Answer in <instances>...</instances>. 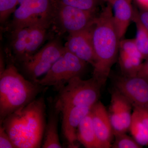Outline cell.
I'll return each instance as SVG.
<instances>
[{
    "label": "cell",
    "mask_w": 148,
    "mask_h": 148,
    "mask_svg": "<svg viewBox=\"0 0 148 148\" xmlns=\"http://www.w3.org/2000/svg\"><path fill=\"white\" fill-rule=\"evenodd\" d=\"M45 101L35 99L6 117L1 123L16 147L40 148L45 127Z\"/></svg>",
    "instance_id": "cell-1"
},
{
    "label": "cell",
    "mask_w": 148,
    "mask_h": 148,
    "mask_svg": "<svg viewBox=\"0 0 148 148\" xmlns=\"http://www.w3.org/2000/svg\"><path fill=\"white\" fill-rule=\"evenodd\" d=\"M91 36L95 57L92 77L103 86L119 56L121 40L114 22L112 10L108 4L95 18Z\"/></svg>",
    "instance_id": "cell-2"
},
{
    "label": "cell",
    "mask_w": 148,
    "mask_h": 148,
    "mask_svg": "<svg viewBox=\"0 0 148 148\" xmlns=\"http://www.w3.org/2000/svg\"><path fill=\"white\" fill-rule=\"evenodd\" d=\"M45 87L26 79L13 64L8 65L0 73V123L36 99Z\"/></svg>",
    "instance_id": "cell-3"
},
{
    "label": "cell",
    "mask_w": 148,
    "mask_h": 148,
    "mask_svg": "<svg viewBox=\"0 0 148 148\" xmlns=\"http://www.w3.org/2000/svg\"><path fill=\"white\" fill-rule=\"evenodd\" d=\"M102 86L93 77L87 80L75 77L58 91L53 105L60 112L72 107L92 108L99 100Z\"/></svg>",
    "instance_id": "cell-4"
},
{
    "label": "cell",
    "mask_w": 148,
    "mask_h": 148,
    "mask_svg": "<svg viewBox=\"0 0 148 148\" xmlns=\"http://www.w3.org/2000/svg\"><path fill=\"white\" fill-rule=\"evenodd\" d=\"M86 64L66 49L50 70L37 83L45 87L52 86L58 91L73 78L80 77Z\"/></svg>",
    "instance_id": "cell-5"
},
{
    "label": "cell",
    "mask_w": 148,
    "mask_h": 148,
    "mask_svg": "<svg viewBox=\"0 0 148 148\" xmlns=\"http://www.w3.org/2000/svg\"><path fill=\"white\" fill-rule=\"evenodd\" d=\"M65 50L58 40L51 41L22 63L24 71L31 80L37 82L38 78L50 70Z\"/></svg>",
    "instance_id": "cell-6"
},
{
    "label": "cell",
    "mask_w": 148,
    "mask_h": 148,
    "mask_svg": "<svg viewBox=\"0 0 148 148\" xmlns=\"http://www.w3.org/2000/svg\"><path fill=\"white\" fill-rule=\"evenodd\" d=\"M53 21L64 32L69 34L83 31L91 27L97 16L94 12L83 10L54 2Z\"/></svg>",
    "instance_id": "cell-7"
},
{
    "label": "cell",
    "mask_w": 148,
    "mask_h": 148,
    "mask_svg": "<svg viewBox=\"0 0 148 148\" xmlns=\"http://www.w3.org/2000/svg\"><path fill=\"white\" fill-rule=\"evenodd\" d=\"M116 89L125 96L134 108L148 109V78L140 76L117 77Z\"/></svg>",
    "instance_id": "cell-8"
},
{
    "label": "cell",
    "mask_w": 148,
    "mask_h": 148,
    "mask_svg": "<svg viewBox=\"0 0 148 148\" xmlns=\"http://www.w3.org/2000/svg\"><path fill=\"white\" fill-rule=\"evenodd\" d=\"M92 26L83 31L69 34L64 47L78 58L93 66L95 57L91 36Z\"/></svg>",
    "instance_id": "cell-9"
},
{
    "label": "cell",
    "mask_w": 148,
    "mask_h": 148,
    "mask_svg": "<svg viewBox=\"0 0 148 148\" xmlns=\"http://www.w3.org/2000/svg\"><path fill=\"white\" fill-rule=\"evenodd\" d=\"M92 123L99 148H109L113 135L108 112L101 101H98L91 109Z\"/></svg>",
    "instance_id": "cell-10"
},
{
    "label": "cell",
    "mask_w": 148,
    "mask_h": 148,
    "mask_svg": "<svg viewBox=\"0 0 148 148\" xmlns=\"http://www.w3.org/2000/svg\"><path fill=\"white\" fill-rule=\"evenodd\" d=\"M91 108L75 107L68 108L61 111L62 114V129L64 138L69 148H77L78 140L77 130L80 122L90 112Z\"/></svg>",
    "instance_id": "cell-11"
},
{
    "label": "cell",
    "mask_w": 148,
    "mask_h": 148,
    "mask_svg": "<svg viewBox=\"0 0 148 148\" xmlns=\"http://www.w3.org/2000/svg\"><path fill=\"white\" fill-rule=\"evenodd\" d=\"M111 6L116 28L120 39L127 32L130 22L132 21L134 10L132 0H103Z\"/></svg>",
    "instance_id": "cell-12"
},
{
    "label": "cell",
    "mask_w": 148,
    "mask_h": 148,
    "mask_svg": "<svg viewBox=\"0 0 148 148\" xmlns=\"http://www.w3.org/2000/svg\"><path fill=\"white\" fill-rule=\"evenodd\" d=\"M49 26L47 23L38 21L30 26L27 49L22 63L37 52V50L44 41L47 30Z\"/></svg>",
    "instance_id": "cell-13"
},
{
    "label": "cell",
    "mask_w": 148,
    "mask_h": 148,
    "mask_svg": "<svg viewBox=\"0 0 148 148\" xmlns=\"http://www.w3.org/2000/svg\"><path fill=\"white\" fill-rule=\"evenodd\" d=\"M51 108L48 120L45 129L43 148H60L62 146L59 141L58 131V115L60 112L54 107Z\"/></svg>",
    "instance_id": "cell-14"
},
{
    "label": "cell",
    "mask_w": 148,
    "mask_h": 148,
    "mask_svg": "<svg viewBox=\"0 0 148 148\" xmlns=\"http://www.w3.org/2000/svg\"><path fill=\"white\" fill-rule=\"evenodd\" d=\"M78 140L86 148H99L92 123L91 110L80 123L77 130Z\"/></svg>",
    "instance_id": "cell-15"
},
{
    "label": "cell",
    "mask_w": 148,
    "mask_h": 148,
    "mask_svg": "<svg viewBox=\"0 0 148 148\" xmlns=\"http://www.w3.org/2000/svg\"><path fill=\"white\" fill-rule=\"evenodd\" d=\"M118 58L123 76L132 77L138 75L144 60L141 54L119 51Z\"/></svg>",
    "instance_id": "cell-16"
},
{
    "label": "cell",
    "mask_w": 148,
    "mask_h": 148,
    "mask_svg": "<svg viewBox=\"0 0 148 148\" xmlns=\"http://www.w3.org/2000/svg\"><path fill=\"white\" fill-rule=\"evenodd\" d=\"M111 100L116 104L123 125L127 132L129 130L132 121L131 110L133 107L132 104L125 96L116 89L112 93Z\"/></svg>",
    "instance_id": "cell-17"
},
{
    "label": "cell",
    "mask_w": 148,
    "mask_h": 148,
    "mask_svg": "<svg viewBox=\"0 0 148 148\" xmlns=\"http://www.w3.org/2000/svg\"><path fill=\"white\" fill-rule=\"evenodd\" d=\"M31 6L37 21L49 25L53 22L54 9L53 0H32Z\"/></svg>",
    "instance_id": "cell-18"
},
{
    "label": "cell",
    "mask_w": 148,
    "mask_h": 148,
    "mask_svg": "<svg viewBox=\"0 0 148 148\" xmlns=\"http://www.w3.org/2000/svg\"><path fill=\"white\" fill-rule=\"evenodd\" d=\"M30 26L14 29L12 38V50L16 58L23 62L27 49Z\"/></svg>",
    "instance_id": "cell-19"
},
{
    "label": "cell",
    "mask_w": 148,
    "mask_h": 148,
    "mask_svg": "<svg viewBox=\"0 0 148 148\" xmlns=\"http://www.w3.org/2000/svg\"><path fill=\"white\" fill-rule=\"evenodd\" d=\"M31 3L19 5L14 11L12 21L14 29L29 27L38 22L33 13Z\"/></svg>",
    "instance_id": "cell-20"
},
{
    "label": "cell",
    "mask_w": 148,
    "mask_h": 148,
    "mask_svg": "<svg viewBox=\"0 0 148 148\" xmlns=\"http://www.w3.org/2000/svg\"><path fill=\"white\" fill-rule=\"evenodd\" d=\"M132 21L136 27V35L134 38L135 43L144 60L148 58V30L140 21L138 11H134Z\"/></svg>",
    "instance_id": "cell-21"
},
{
    "label": "cell",
    "mask_w": 148,
    "mask_h": 148,
    "mask_svg": "<svg viewBox=\"0 0 148 148\" xmlns=\"http://www.w3.org/2000/svg\"><path fill=\"white\" fill-rule=\"evenodd\" d=\"M133 138L141 146L148 145V129L141 120L138 113L134 109L130 127Z\"/></svg>",
    "instance_id": "cell-22"
},
{
    "label": "cell",
    "mask_w": 148,
    "mask_h": 148,
    "mask_svg": "<svg viewBox=\"0 0 148 148\" xmlns=\"http://www.w3.org/2000/svg\"><path fill=\"white\" fill-rule=\"evenodd\" d=\"M56 3L83 10L95 12L103 0H53Z\"/></svg>",
    "instance_id": "cell-23"
},
{
    "label": "cell",
    "mask_w": 148,
    "mask_h": 148,
    "mask_svg": "<svg viewBox=\"0 0 148 148\" xmlns=\"http://www.w3.org/2000/svg\"><path fill=\"white\" fill-rule=\"evenodd\" d=\"M115 140L111 147L113 148H141L143 146L136 142L133 138L130 137L125 133L114 135Z\"/></svg>",
    "instance_id": "cell-24"
},
{
    "label": "cell",
    "mask_w": 148,
    "mask_h": 148,
    "mask_svg": "<svg viewBox=\"0 0 148 148\" xmlns=\"http://www.w3.org/2000/svg\"><path fill=\"white\" fill-rule=\"evenodd\" d=\"M18 5V0H0V21L4 22Z\"/></svg>",
    "instance_id": "cell-25"
},
{
    "label": "cell",
    "mask_w": 148,
    "mask_h": 148,
    "mask_svg": "<svg viewBox=\"0 0 148 148\" xmlns=\"http://www.w3.org/2000/svg\"><path fill=\"white\" fill-rule=\"evenodd\" d=\"M16 148L2 125L0 127V148Z\"/></svg>",
    "instance_id": "cell-26"
},
{
    "label": "cell",
    "mask_w": 148,
    "mask_h": 148,
    "mask_svg": "<svg viewBox=\"0 0 148 148\" xmlns=\"http://www.w3.org/2000/svg\"><path fill=\"white\" fill-rule=\"evenodd\" d=\"M137 111L141 120L148 129V109L134 108Z\"/></svg>",
    "instance_id": "cell-27"
},
{
    "label": "cell",
    "mask_w": 148,
    "mask_h": 148,
    "mask_svg": "<svg viewBox=\"0 0 148 148\" xmlns=\"http://www.w3.org/2000/svg\"><path fill=\"white\" fill-rule=\"evenodd\" d=\"M138 15L141 23L148 30V10L138 12Z\"/></svg>",
    "instance_id": "cell-28"
},
{
    "label": "cell",
    "mask_w": 148,
    "mask_h": 148,
    "mask_svg": "<svg viewBox=\"0 0 148 148\" xmlns=\"http://www.w3.org/2000/svg\"><path fill=\"white\" fill-rule=\"evenodd\" d=\"M137 75L148 78V58L142 64Z\"/></svg>",
    "instance_id": "cell-29"
},
{
    "label": "cell",
    "mask_w": 148,
    "mask_h": 148,
    "mask_svg": "<svg viewBox=\"0 0 148 148\" xmlns=\"http://www.w3.org/2000/svg\"><path fill=\"white\" fill-rule=\"evenodd\" d=\"M143 10H148V0H136Z\"/></svg>",
    "instance_id": "cell-30"
},
{
    "label": "cell",
    "mask_w": 148,
    "mask_h": 148,
    "mask_svg": "<svg viewBox=\"0 0 148 148\" xmlns=\"http://www.w3.org/2000/svg\"><path fill=\"white\" fill-rule=\"evenodd\" d=\"M32 0H18V5L30 4L32 3Z\"/></svg>",
    "instance_id": "cell-31"
}]
</instances>
